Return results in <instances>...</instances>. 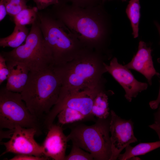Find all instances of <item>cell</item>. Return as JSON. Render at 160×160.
I'll list each match as a JSON object with an SVG mask.
<instances>
[{"label":"cell","instance_id":"1","mask_svg":"<svg viewBox=\"0 0 160 160\" xmlns=\"http://www.w3.org/2000/svg\"><path fill=\"white\" fill-rule=\"evenodd\" d=\"M103 4L84 8L59 0L49 10L85 47L107 55L112 24L111 16Z\"/></svg>","mask_w":160,"mask_h":160},{"label":"cell","instance_id":"2","mask_svg":"<svg viewBox=\"0 0 160 160\" xmlns=\"http://www.w3.org/2000/svg\"><path fill=\"white\" fill-rule=\"evenodd\" d=\"M106 56L100 52L87 49L65 64L55 66L61 81L56 103L80 90L103 86V75L107 72L104 65Z\"/></svg>","mask_w":160,"mask_h":160},{"label":"cell","instance_id":"3","mask_svg":"<svg viewBox=\"0 0 160 160\" xmlns=\"http://www.w3.org/2000/svg\"><path fill=\"white\" fill-rule=\"evenodd\" d=\"M61 87L60 78L54 65L42 71L29 72L20 94L31 113L43 124L58 100Z\"/></svg>","mask_w":160,"mask_h":160},{"label":"cell","instance_id":"4","mask_svg":"<svg viewBox=\"0 0 160 160\" xmlns=\"http://www.w3.org/2000/svg\"><path fill=\"white\" fill-rule=\"evenodd\" d=\"M38 20L45 44L54 66L65 64L88 49L49 10L39 12Z\"/></svg>","mask_w":160,"mask_h":160},{"label":"cell","instance_id":"5","mask_svg":"<svg viewBox=\"0 0 160 160\" xmlns=\"http://www.w3.org/2000/svg\"><path fill=\"white\" fill-rule=\"evenodd\" d=\"M110 121V115L105 119H97L91 125L75 124L67 135L68 141L90 153L94 160H110L112 154Z\"/></svg>","mask_w":160,"mask_h":160},{"label":"cell","instance_id":"6","mask_svg":"<svg viewBox=\"0 0 160 160\" xmlns=\"http://www.w3.org/2000/svg\"><path fill=\"white\" fill-rule=\"evenodd\" d=\"M0 54L6 60L24 64L30 71H42L54 65L51 54L45 44L38 17L32 24L24 44Z\"/></svg>","mask_w":160,"mask_h":160},{"label":"cell","instance_id":"7","mask_svg":"<svg viewBox=\"0 0 160 160\" xmlns=\"http://www.w3.org/2000/svg\"><path fill=\"white\" fill-rule=\"evenodd\" d=\"M17 126L35 129L37 135L45 129L42 123L33 115L23 100L20 93L0 90V127L12 130Z\"/></svg>","mask_w":160,"mask_h":160},{"label":"cell","instance_id":"8","mask_svg":"<svg viewBox=\"0 0 160 160\" xmlns=\"http://www.w3.org/2000/svg\"><path fill=\"white\" fill-rule=\"evenodd\" d=\"M103 86L87 88L73 93L56 103L44 119V124L46 128L53 123L58 113L63 108L68 107L76 109L87 117L89 120L94 119L91 113L94 100L100 92L104 90Z\"/></svg>","mask_w":160,"mask_h":160},{"label":"cell","instance_id":"9","mask_svg":"<svg viewBox=\"0 0 160 160\" xmlns=\"http://www.w3.org/2000/svg\"><path fill=\"white\" fill-rule=\"evenodd\" d=\"M10 130L9 140L1 143L5 148V151L1 156L12 153L16 155L28 154L45 157L42 145H39L34 139L35 136L37 135L35 129L17 126Z\"/></svg>","mask_w":160,"mask_h":160},{"label":"cell","instance_id":"10","mask_svg":"<svg viewBox=\"0 0 160 160\" xmlns=\"http://www.w3.org/2000/svg\"><path fill=\"white\" fill-rule=\"evenodd\" d=\"M134 123L123 119L113 110L110 111V132L112 154L110 160H116L124 148L137 141L134 133Z\"/></svg>","mask_w":160,"mask_h":160},{"label":"cell","instance_id":"11","mask_svg":"<svg viewBox=\"0 0 160 160\" xmlns=\"http://www.w3.org/2000/svg\"><path fill=\"white\" fill-rule=\"evenodd\" d=\"M104 65L107 72L110 74L123 88L125 97L129 102H131L139 93L147 89L148 84L137 80L129 69L118 62L116 57L113 58L109 65L105 63Z\"/></svg>","mask_w":160,"mask_h":160},{"label":"cell","instance_id":"12","mask_svg":"<svg viewBox=\"0 0 160 160\" xmlns=\"http://www.w3.org/2000/svg\"><path fill=\"white\" fill-rule=\"evenodd\" d=\"M46 136L42 145L44 156L54 160H65L68 141L62 126L53 123L48 128Z\"/></svg>","mask_w":160,"mask_h":160},{"label":"cell","instance_id":"13","mask_svg":"<svg viewBox=\"0 0 160 160\" xmlns=\"http://www.w3.org/2000/svg\"><path fill=\"white\" fill-rule=\"evenodd\" d=\"M152 51L151 47L148 46L145 42L140 41L136 53L131 61L125 65L128 69L134 70L142 74L150 85H152L153 77L160 75L154 67Z\"/></svg>","mask_w":160,"mask_h":160},{"label":"cell","instance_id":"14","mask_svg":"<svg viewBox=\"0 0 160 160\" xmlns=\"http://www.w3.org/2000/svg\"><path fill=\"white\" fill-rule=\"evenodd\" d=\"M6 61L9 73L5 87L9 91L20 93L27 82L30 71L22 63Z\"/></svg>","mask_w":160,"mask_h":160},{"label":"cell","instance_id":"15","mask_svg":"<svg viewBox=\"0 0 160 160\" xmlns=\"http://www.w3.org/2000/svg\"><path fill=\"white\" fill-rule=\"evenodd\" d=\"M26 26L15 25L12 33L9 36L0 39V46L14 48L21 45L26 40L29 33Z\"/></svg>","mask_w":160,"mask_h":160},{"label":"cell","instance_id":"16","mask_svg":"<svg viewBox=\"0 0 160 160\" xmlns=\"http://www.w3.org/2000/svg\"><path fill=\"white\" fill-rule=\"evenodd\" d=\"M160 147V140L153 142L140 143L132 147L130 145L125 148L123 154H120L118 158L120 160H129L133 157L143 155Z\"/></svg>","mask_w":160,"mask_h":160},{"label":"cell","instance_id":"17","mask_svg":"<svg viewBox=\"0 0 160 160\" xmlns=\"http://www.w3.org/2000/svg\"><path fill=\"white\" fill-rule=\"evenodd\" d=\"M109 110L108 96L104 90H102L95 98L91 113L97 119H105L110 116Z\"/></svg>","mask_w":160,"mask_h":160},{"label":"cell","instance_id":"18","mask_svg":"<svg viewBox=\"0 0 160 160\" xmlns=\"http://www.w3.org/2000/svg\"><path fill=\"white\" fill-rule=\"evenodd\" d=\"M58 124L61 126L89 120L79 111L68 107L62 109L58 114Z\"/></svg>","mask_w":160,"mask_h":160},{"label":"cell","instance_id":"19","mask_svg":"<svg viewBox=\"0 0 160 160\" xmlns=\"http://www.w3.org/2000/svg\"><path fill=\"white\" fill-rule=\"evenodd\" d=\"M140 9V0H130L126 9V12L130 21L132 34L134 38L138 36Z\"/></svg>","mask_w":160,"mask_h":160},{"label":"cell","instance_id":"20","mask_svg":"<svg viewBox=\"0 0 160 160\" xmlns=\"http://www.w3.org/2000/svg\"><path fill=\"white\" fill-rule=\"evenodd\" d=\"M38 10L36 7L27 8L22 10L13 17L15 25H32L37 19Z\"/></svg>","mask_w":160,"mask_h":160},{"label":"cell","instance_id":"21","mask_svg":"<svg viewBox=\"0 0 160 160\" xmlns=\"http://www.w3.org/2000/svg\"><path fill=\"white\" fill-rule=\"evenodd\" d=\"M7 9V14L13 17L22 10L28 8L26 0H2Z\"/></svg>","mask_w":160,"mask_h":160},{"label":"cell","instance_id":"22","mask_svg":"<svg viewBox=\"0 0 160 160\" xmlns=\"http://www.w3.org/2000/svg\"><path fill=\"white\" fill-rule=\"evenodd\" d=\"M93 160L94 158L90 153L73 143L70 153L65 158V160Z\"/></svg>","mask_w":160,"mask_h":160},{"label":"cell","instance_id":"23","mask_svg":"<svg viewBox=\"0 0 160 160\" xmlns=\"http://www.w3.org/2000/svg\"><path fill=\"white\" fill-rule=\"evenodd\" d=\"M65 3L82 7L96 6L101 3V0H60Z\"/></svg>","mask_w":160,"mask_h":160},{"label":"cell","instance_id":"24","mask_svg":"<svg viewBox=\"0 0 160 160\" xmlns=\"http://www.w3.org/2000/svg\"><path fill=\"white\" fill-rule=\"evenodd\" d=\"M9 70L4 57L0 54V84L7 80L9 75Z\"/></svg>","mask_w":160,"mask_h":160},{"label":"cell","instance_id":"25","mask_svg":"<svg viewBox=\"0 0 160 160\" xmlns=\"http://www.w3.org/2000/svg\"><path fill=\"white\" fill-rule=\"evenodd\" d=\"M35 3L39 10H41L46 8L50 5L57 4L59 0H33Z\"/></svg>","mask_w":160,"mask_h":160},{"label":"cell","instance_id":"26","mask_svg":"<svg viewBox=\"0 0 160 160\" xmlns=\"http://www.w3.org/2000/svg\"><path fill=\"white\" fill-rule=\"evenodd\" d=\"M49 159L44 156L39 157L28 154L16 155L10 160H47Z\"/></svg>","mask_w":160,"mask_h":160},{"label":"cell","instance_id":"27","mask_svg":"<svg viewBox=\"0 0 160 160\" xmlns=\"http://www.w3.org/2000/svg\"><path fill=\"white\" fill-rule=\"evenodd\" d=\"M7 13L6 7L2 0L0 1V21L1 22L4 19Z\"/></svg>","mask_w":160,"mask_h":160},{"label":"cell","instance_id":"28","mask_svg":"<svg viewBox=\"0 0 160 160\" xmlns=\"http://www.w3.org/2000/svg\"><path fill=\"white\" fill-rule=\"evenodd\" d=\"M160 104V86L157 98L155 100L150 101L149 105L153 109H155L158 108Z\"/></svg>","mask_w":160,"mask_h":160},{"label":"cell","instance_id":"29","mask_svg":"<svg viewBox=\"0 0 160 160\" xmlns=\"http://www.w3.org/2000/svg\"><path fill=\"white\" fill-rule=\"evenodd\" d=\"M149 127L156 132L160 140V124L154 122V124L149 125Z\"/></svg>","mask_w":160,"mask_h":160},{"label":"cell","instance_id":"30","mask_svg":"<svg viewBox=\"0 0 160 160\" xmlns=\"http://www.w3.org/2000/svg\"><path fill=\"white\" fill-rule=\"evenodd\" d=\"M157 111L154 113V122L160 124V105Z\"/></svg>","mask_w":160,"mask_h":160},{"label":"cell","instance_id":"31","mask_svg":"<svg viewBox=\"0 0 160 160\" xmlns=\"http://www.w3.org/2000/svg\"><path fill=\"white\" fill-rule=\"evenodd\" d=\"M154 23L155 25L156 26L157 30L158 31L160 36V24L157 21H155L154 22Z\"/></svg>","mask_w":160,"mask_h":160},{"label":"cell","instance_id":"32","mask_svg":"<svg viewBox=\"0 0 160 160\" xmlns=\"http://www.w3.org/2000/svg\"><path fill=\"white\" fill-rule=\"evenodd\" d=\"M158 62L160 63V58H158L157 60Z\"/></svg>","mask_w":160,"mask_h":160},{"label":"cell","instance_id":"33","mask_svg":"<svg viewBox=\"0 0 160 160\" xmlns=\"http://www.w3.org/2000/svg\"><path fill=\"white\" fill-rule=\"evenodd\" d=\"M122 1H126V0H122Z\"/></svg>","mask_w":160,"mask_h":160},{"label":"cell","instance_id":"34","mask_svg":"<svg viewBox=\"0 0 160 160\" xmlns=\"http://www.w3.org/2000/svg\"><path fill=\"white\" fill-rule=\"evenodd\" d=\"M103 1H104L105 0H102Z\"/></svg>","mask_w":160,"mask_h":160}]
</instances>
